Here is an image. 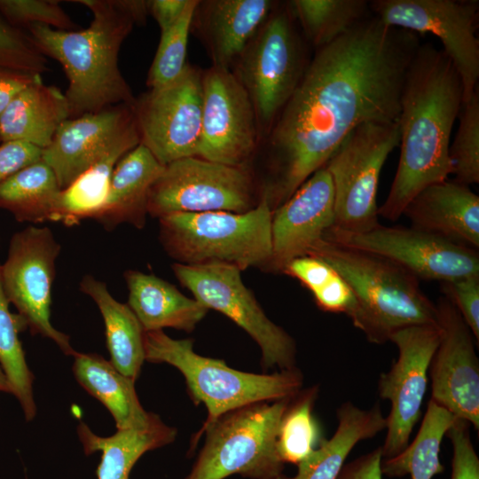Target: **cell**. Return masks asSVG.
Returning <instances> with one entry per match:
<instances>
[{
  "mask_svg": "<svg viewBox=\"0 0 479 479\" xmlns=\"http://www.w3.org/2000/svg\"><path fill=\"white\" fill-rule=\"evenodd\" d=\"M442 290L479 341V275L442 282Z\"/></svg>",
  "mask_w": 479,
  "mask_h": 479,
  "instance_id": "60d3db41",
  "label": "cell"
},
{
  "mask_svg": "<svg viewBox=\"0 0 479 479\" xmlns=\"http://www.w3.org/2000/svg\"><path fill=\"white\" fill-rule=\"evenodd\" d=\"M415 33L364 19L317 49L294 92L263 138L268 177L262 194L273 210L365 122H397Z\"/></svg>",
  "mask_w": 479,
  "mask_h": 479,
  "instance_id": "6da1fadb",
  "label": "cell"
},
{
  "mask_svg": "<svg viewBox=\"0 0 479 479\" xmlns=\"http://www.w3.org/2000/svg\"><path fill=\"white\" fill-rule=\"evenodd\" d=\"M139 144L140 137L136 126L71 185L60 191L52 221L72 226L79 224L82 220L93 219L106 200L116 164Z\"/></svg>",
  "mask_w": 479,
  "mask_h": 479,
  "instance_id": "f546056e",
  "label": "cell"
},
{
  "mask_svg": "<svg viewBox=\"0 0 479 479\" xmlns=\"http://www.w3.org/2000/svg\"><path fill=\"white\" fill-rule=\"evenodd\" d=\"M199 0H189L180 19L161 33L155 56L150 67L146 85L149 90L164 87L185 72L188 66L186 52L194 10Z\"/></svg>",
  "mask_w": 479,
  "mask_h": 479,
  "instance_id": "d590c367",
  "label": "cell"
},
{
  "mask_svg": "<svg viewBox=\"0 0 479 479\" xmlns=\"http://www.w3.org/2000/svg\"><path fill=\"white\" fill-rule=\"evenodd\" d=\"M454 141L449 147L455 181L470 185L479 183V90L463 103Z\"/></svg>",
  "mask_w": 479,
  "mask_h": 479,
  "instance_id": "8d00e7d4",
  "label": "cell"
},
{
  "mask_svg": "<svg viewBox=\"0 0 479 479\" xmlns=\"http://www.w3.org/2000/svg\"><path fill=\"white\" fill-rule=\"evenodd\" d=\"M93 15L81 30H59L35 24L26 30L47 58L57 60L68 80L65 97L70 118L106 107L132 106L135 96L118 64L122 43L136 24L145 23L149 1L75 0Z\"/></svg>",
  "mask_w": 479,
  "mask_h": 479,
  "instance_id": "3957f363",
  "label": "cell"
},
{
  "mask_svg": "<svg viewBox=\"0 0 479 479\" xmlns=\"http://www.w3.org/2000/svg\"><path fill=\"white\" fill-rule=\"evenodd\" d=\"M251 99L232 69L202 70V120L199 156L248 168L261 145Z\"/></svg>",
  "mask_w": 479,
  "mask_h": 479,
  "instance_id": "2e32d148",
  "label": "cell"
},
{
  "mask_svg": "<svg viewBox=\"0 0 479 479\" xmlns=\"http://www.w3.org/2000/svg\"><path fill=\"white\" fill-rule=\"evenodd\" d=\"M369 6L388 27L436 36L460 78L463 103L470 99L479 80L478 1L374 0Z\"/></svg>",
  "mask_w": 479,
  "mask_h": 479,
  "instance_id": "5bb4252c",
  "label": "cell"
},
{
  "mask_svg": "<svg viewBox=\"0 0 479 479\" xmlns=\"http://www.w3.org/2000/svg\"><path fill=\"white\" fill-rule=\"evenodd\" d=\"M69 118L65 94L37 80L20 91L0 114V142L22 141L43 150Z\"/></svg>",
  "mask_w": 479,
  "mask_h": 479,
  "instance_id": "d4e9b609",
  "label": "cell"
},
{
  "mask_svg": "<svg viewBox=\"0 0 479 479\" xmlns=\"http://www.w3.org/2000/svg\"><path fill=\"white\" fill-rule=\"evenodd\" d=\"M439 337L438 326L423 325L398 330L389 338L398 349V357L378 381L380 397L390 402L387 434L381 446L383 459L399 454L409 444L420 418L428 372Z\"/></svg>",
  "mask_w": 479,
  "mask_h": 479,
  "instance_id": "e0dca14e",
  "label": "cell"
},
{
  "mask_svg": "<svg viewBox=\"0 0 479 479\" xmlns=\"http://www.w3.org/2000/svg\"><path fill=\"white\" fill-rule=\"evenodd\" d=\"M144 348L145 360L178 369L191 398L207 408V419L192 437L191 450L203 430L221 415L254 403L292 397L303 385V375L297 367L271 374L241 372L224 360L197 354L192 339H173L162 330L145 332Z\"/></svg>",
  "mask_w": 479,
  "mask_h": 479,
  "instance_id": "5b68a950",
  "label": "cell"
},
{
  "mask_svg": "<svg viewBox=\"0 0 479 479\" xmlns=\"http://www.w3.org/2000/svg\"><path fill=\"white\" fill-rule=\"evenodd\" d=\"M412 227L473 248L479 247V197L448 179L417 193L404 210Z\"/></svg>",
  "mask_w": 479,
  "mask_h": 479,
  "instance_id": "7402d4cb",
  "label": "cell"
},
{
  "mask_svg": "<svg viewBox=\"0 0 479 479\" xmlns=\"http://www.w3.org/2000/svg\"><path fill=\"white\" fill-rule=\"evenodd\" d=\"M338 426L329 439L297 467L295 475H280L277 479H337L345 460L356 444L371 439L387 428L379 403L361 409L351 402L343 403L336 412Z\"/></svg>",
  "mask_w": 479,
  "mask_h": 479,
  "instance_id": "484cf974",
  "label": "cell"
},
{
  "mask_svg": "<svg viewBox=\"0 0 479 479\" xmlns=\"http://www.w3.org/2000/svg\"><path fill=\"white\" fill-rule=\"evenodd\" d=\"M60 191L55 174L40 160L0 183V208L19 222L52 221Z\"/></svg>",
  "mask_w": 479,
  "mask_h": 479,
  "instance_id": "4dcf8cb0",
  "label": "cell"
},
{
  "mask_svg": "<svg viewBox=\"0 0 479 479\" xmlns=\"http://www.w3.org/2000/svg\"><path fill=\"white\" fill-rule=\"evenodd\" d=\"M43 150L22 141H9L0 145V183L42 158Z\"/></svg>",
  "mask_w": 479,
  "mask_h": 479,
  "instance_id": "7bdbcfd3",
  "label": "cell"
},
{
  "mask_svg": "<svg viewBox=\"0 0 479 479\" xmlns=\"http://www.w3.org/2000/svg\"><path fill=\"white\" fill-rule=\"evenodd\" d=\"M334 217L333 182L323 167L272 210L271 256L266 269L282 272L291 260L306 255L334 224Z\"/></svg>",
  "mask_w": 479,
  "mask_h": 479,
  "instance_id": "d6986e66",
  "label": "cell"
},
{
  "mask_svg": "<svg viewBox=\"0 0 479 479\" xmlns=\"http://www.w3.org/2000/svg\"><path fill=\"white\" fill-rule=\"evenodd\" d=\"M462 106V83L449 58L420 44L401 92L399 162L379 216L397 220L417 193L452 174L451 135Z\"/></svg>",
  "mask_w": 479,
  "mask_h": 479,
  "instance_id": "7a4b0ae2",
  "label": "cell"
},
{
  "mask_svg": "<svg viewBox=\"0 0 479 479\" xmlns=\"http://www.w3.org/2000/svg\"><path fill=\"white\" fill-rule=\"evenodd\" d=\"M292 397L254 403L217 418L203 430L204 445L185 479H224L235 474L277 479L284 469L277 452L278 430Z\"/></svg>",
  "mask_w": 479,
  "mask_h": 479,
  "instance_id": "52a82bcc",
  "label": "cell"
},
{
  "mask_svg": "<svg viewBox=\"0 0 479 479\" xmlns=\"http://www.w3.org/2000/svg\"><path fill=\"white\" fill-rule=\"evenodd\" d=\"M290 11L305 39L316 49L341 37L365 19V0H292Z\"/></svg>",
  "mask_w": 479,
  "mask_h": 479,
  "instance_id": "d6a6232c",
  "label": "cell"
},
{
  "mask_svg": "<svg viewBox=\"0 0 479 479\" xmlns=\"http://www.w3.org/2000/svg\"><path fill=\"white\" fill-rule=\"evenodd\" d=\"M172 270L180 284L208 310L225 315L257 343L264 370L293 369L296 344L291 335L264 313L252 292L244 285L240 270L226 263L182 264Z\"/></svg>",
  "mask_w": 479,
  "mask_h": 479,
  "instance_id": "8fae6325",
  "label": "cell"
},
{
  "mask_svg": "<svg viewBox=\"0 0 479 479\" xmlns=\"http://www.w3.org/2000/svg\"><path fill=\"white\" fill-rule=\"evenodd\" d=\"M470 427L467 420L456 418L445 434L452 445L451 479H479V458L471 440Z\"/></svg>",
  "mask_w": 479,
  "mask_h": 479,
  "instance_id": "ab89813d",
  "label": "cell"
},
{
  "mask_svg": "<svg viewBox=\"0 0 479 479\" xmlns=\"http://www.w3.org/2000/svg\"><path fill=\"white\" fill-rule=\"evenodd\" d=\"M271 208L265 197L244 213H176L159 219L166 253L182 264L221 263L266 268L271 256Z\"/></svg>",
  "mask_w": 479,
  "mask_h": 479,
  "instance_id": "8992f818",
  "label": "cell"
},
{
  "mask_svg": "<svg viewBox=\"0 0 479 479\" xmlns=\"http://www.w3.org/2000/svg\"><path fill=\"white\" fill-rule=\"evenodd\" d=\"M189 0H150L149 13L156 20L161 33L169 29L183 14Z\"/></svg>",
  "mask_w": 479,
  "mask_h": 479,
  "instance_id": "bcb514c9",
  "label": "cell"
},
{
  "mask_svg": "<svg viewBox=\"0 0 479 479\" xmlns=\"http://www.w3.org/2000/svg\"><path fill=\"white\" fill-rule=\"evenodd\" d=\"M0 391L11 393V387H10L9 381L1 365H0Z\"/></svg>",
  "mask_w": 479,
  "mask_h": 479,
  "instance_id": "7dc6e473",
  "label": "cell"
},
{
  "mask_svg": "<svg viewBox=\"0 0 479 479\" xmlns=\"http://www.w3.org/2000/svg\"><path fill=\"white\" fill-rule=\"evenodd\" d=\"M318 392V385L302 389L291 398L281 417L276 446L279 457L284 464L298 466L325 439L313 414Z\"/></svg>",
  "mask_w": 479,
  "mask_h": 479,
  "instance_id": "836d02e7",
  "label": "cell"
},
{
  "mask_svg": "<svg viewBox=\"0 0 479 479\" xmlns=\"http://www.w3.org/2000/svg\"><path fill=\"white\" fill-rule=\"evenodd\" d=\"M0 15L24 30L35 24L67 31L78 28L59 1L0 0Z\"/></svg>",
  "mask_w": 479,
  "mask_h": 479,
  "instance_id": "74e56055",
  "label": "cell"
},
{
  "mask_svg": "<svg viewBox=\"0 0 479 479\" xmlns=\"http://www.w3.org/2000/svg\"><path fill=\"white\" fill-rule=\"evenodd\" d=\"M40 79V74L0 67V114L20 91Z\"/></svg>",
  "mask_w": 479,
  "mask_h": 479,
  "instance_id": "f6af8a7d",
  "label": "cell"
},
{
  "mask_svg": "<svg viewBox=\"0 0 479 479\" xmlns=\"http://www.w3.org/2000/svg\"><path fill=\"white\" fill-rule=\"evenodd\" d=\"M80 290L98 306L102 316L111 364L134 381L145 360V331L128 304L115 300L106 284L92 275H84Z\"/></svg>",
  "mask_w": 479,
  "mask_h": 479,
  "instance_id": "83f0119b",
  "label": "cell"
},
{
  "mask_svg": "<svg viewBox=\"0 0 479 479\" xmlns=\"http://www.w3.org/2000/svg\"><path fill=\"white\" fill-rule=\"evenodd\" d=\"M123 276L129 290L127 304L145 332L171 327L191 333L208 311L154 274L128 270Z\"/></svg>",
  "mask_w": 479,
  "mask_h": 479,
  "instance_id": "cb8c5ba5",
  "label": "cell"
},
{
  "mask_svg": "<svg viewBox=\"0 0 479 479\" xmlns=\"http://www.w3.org/2000/svg\"><path fill=\"white\" fill-rule=\"evenodd\" d=\"M73 372L78 383L106 407L117 430L145 429L159 418L142 407L135 390V381L100 355L76 352Z\"/></svg>",
  "mask_w": 479,
  "mask_h": 479,
  "instance_id": "4316f807",
  "label": "cell"
},
{
  "mask_svg": "<svg viewBox=\"0 0 479 479\" xmlns=\"http://www.w3.org/2000/svg\"><path fill=\"white\" fill-rule=\"evenodd\" d=\"M456 418L451 412L429 400L419 432L412 444L399 454L382 459V475L389 477L410 475L411 479H433L436 475L443 473L441 444Z\"/></svg>",
  "mask_w": 479,
  "mask_h": 479,
  "instance_id": "1f68e13d",
  "label": "cell"
},
{
  "mask_svg": "<svg viewBox=\"0 0 479 479\" xmlns=\"http://www.w3.org/2000/svg\"><path fill=\"white\" fill-rule=\"evenodd\" d=\"M164 167L144 145L130 150L116 164L106 200L93 220L108 232L122 224L142 229L150 188Z\"/></svg>",
  "mask_w": 479,
  "mask_h": 479,
  "instance_id": "603a6c76",
  "label": "cell"
},
{
  "mask_svg": "<svg viewBox=\"0 0 479 479\" xmlns=\"http://www.w3.org/2000/svg\"><path fill=\"white\" fill-rule=\"evenodd\" d=\"M288 4H278L243 52L232 73L253 104L263 139L287 103L309 64Z\"/></svg>",
  "mask_w": 479,
  "mask_h": 479,
  "instance_id": "ba28073f",
  "label": "cell"
},
{
  "mask_svg": "<svg viewBox=\"0 0 479 479\" xmlns=\"http://www.w3.org/2000/svg\"><path fill=\"white\" fill-rule=\"evenodd\" d=\"M277 4L271 0L199 1L191 31L203 43L212 66L231 69Z\"/></svg>",
  "mask_w": 479,
  "mask_h": 479,
  "instance_id": "44dd1931",
  "label": "cell"
},
{
  "mask_svg": "<svg viewBox=\"0 0 479 479\" xmlns=\"http://www.w3.org/2000/svg\"><path fill=\"white\" fill-rule=\"evenodd\" d=\"M261 199L249 168L187 157L165 165L150 188L147 213L158 219L176 213H244Z\"/></svg>",
  "mask_w": 479,
  "mask_h": 479,
  "instance_id": "30bf717a",
  "label": "cell"
},
{
  "mask_svg": "<svg viewBox=\"0 0 479 479\" xmlns=\"http://www.w3.org/2000/svg\"><path fill=\"white\" fill-rule=\"evenodd\" d=\"M324 239L381 256L417 279L448 282L479 275L475 248L415 227L379 224L364 232L329 228Z\"/></svg>",
  "mask_w": 479,
  "mask_h": 479,
  "instance_id": "4fadbf2b",
  "label": "cell"
},
{
  "mask_svg": "<svg viewBox=\"0 0 479 479\" xmlns=\"http://www.w3.org/2000/svg\"><path fill=\"white\" fill-rule=\"evenodd\" d=\"M77 434L86 455L101 452L98 479H130L131 469L143 454L171 444L177 432L159 417L147 428L117 430L110 436L96 435L81 421Z\"/></svg>",
  "mask_w": 479,
  "mask_h": 479,
  "instance_id": "f1b7e54d",
  "label": "cell"
},
{
  "mask_svg": "<svg viewBox=\"0 0 479 479\" xmlns=\"http://www.w3.org/2000/svg\"><path fill=\"white\" fill-rule=\"evenodd\" d=\"M312 295L318 307L326 312L344 313L349 316L356 307L352 289L337 271Z\"/></svg>",
  "mask_w": 479,
  "mask_h": 479,
  "instance_id": "b9f144b4",
  "label": "cell"
},
{
  "mask_svg": "<svg viewBox=\"0 0 479 479\" xmlns=\"http://www.w3.org/2000/svg\"><path fill=\"white\" fill-rule=\"evenodd\" d=\"M1 279L0 264V365L6 375L11 393L19 400L25 418L32 420L36 413L34 399V374L26 361L19 334L27 329L18 314L9 309Z\"/></svg>",
  "mask_w": 479,
  "mask_h": 479,
  "instance_id": "e575fe53",
  "label": "cell"
},
{
  "mask_svg": "<svg viewBox=\"0 0 479 479\" xmlns=\"http://www.w3.org/2000/svg\"><path fill=\"white\" fill-rule=\"evenodd\" d=\"M381 446L343 465L337 479H382Z\"/></svg>",
  "mask_w": 479,
  "mask_h": 479,
  "instance_id": "ee69618b",
  "label": "cell"
},
{
  "mask_svg": "<svg viewBox=\"0 0 479 479\" xmlns=\"http://www.w3.org/2000/svg\"><path fill=\"white\" fill-rule=\"evenodd\" d=\"M398 122H365L342 140L324 166L334 191V224L349 232H364L380 224L377 192L381 169L399 145Z\"/></svg>",
  "mask_w": 479,
  "mask_h": 479,
  "instance_id": "9c48e42d",
  "label": "cell"
},
{
  "mask_svg": "<svg viewBox=\"0 0 479 479\" xmlns=\"http://www.w3.org/2000/svg\"><path fill=\"white\" fill-rule=\"evenodd\" d=\"M306 255L329 263L349 284L356 307L349 316L367 341L382 344L397 331L413 326H438L437 310L415 276L376 255L324 238Z\"/></svg>",
  "mask_w": 479,
  "mask_h": 479,
  "instance_id": "277c9868",
  "label": "cell"
},
{
  "mask_svg": "<svg viewBox=\"0 0 479 479\" xmlns=\"http://www.w3.org/2000/svg\"><path fill=\"white\" fill-rule=\"evenodd\" d=\"M436 306L440 337L428 368L430 400L478 431L479 359L475 338L446 297H441Z\"/></svg>",
  "mask_w": 479,
  "mask_h": 479,
  "instance_id": "ac0fdd59",
  "label": "cell"
},
{
  "mask_svg": "<svg viewBox=\"0 0 479 479\" xmlns=\"http://www.w3.org/2000/svg\"><path fill=\"white\" fill-rule=\"evenodd\" d=\"M60 250L49 227L29 225L12 236L1 264V279L9 302L30 333L51 340L65 355L74 357L76 351L69 336L51 322V289Z\"/></svg>",
  "mask_w": 479,
  "mask_h": 479,
  "instance_id": "7c38bea8",
  "label": "cell"
},
{
  "mask_svg": "<svg viewBox=\"0 0 479 479\" xmlns=\"http://www.w3.org/2000/svg\"><path fill=\"white\" fill-rule=\"evenodd\" d=\"M144 145L162 165L198 157L202 120V70L188 64L173 82L135 98L131 106Z\"/></svg>",
  "mask_w": 479,
  "mask_h": 479,
  "instance_id": "9a60e30c",
  "label": "cell"
},
{
  "mask_svg": "<svg viewBox=\"0 0 479 479\" xmlns=\"http://www.w3.org/2000/svg\"><path fill=\"white\" fill-rule=\"evenodd\" d=\"M136 126L131 106L126 104L69 118L43 150L41 160L63 190Z\"/></svg>",
  "mask_w": 479,
  "mask_h": 479,
  "instance_id": "ffe728a7",
  "label": "cell"
},
{
  "mask_svg": "<svg viewBox=\"0 0 479 479\" xmlns=\"http://www.w3.org/2000/svg\"><path fill=\"white\" fill-rule=\"evenodd\" d=\"M0 67L40 74L48 70L47 58L24 29L0 15Z\"/></svg>",
  "mask_w": 479,
  "mask_h": 479,
  "instance_id": "f35d334b",
  "label": "cell"
}]
</instances>
